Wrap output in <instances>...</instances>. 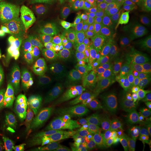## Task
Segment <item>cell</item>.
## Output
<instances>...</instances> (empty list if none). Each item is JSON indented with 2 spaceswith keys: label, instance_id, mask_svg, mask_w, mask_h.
<instances>
[{
  "label": "cell",
  "instance_id": "cell-1",
  "mask_svg": "<svg viewBox=\"0 0 151 151\" xmlns=\"http://www.w3.org/2000/svg\"><path fill=\"white\" fill-rule=\"evenodd\" d=\"M59 21L14 5L0 6V60L14 69L56 52Z\"/></svg>",
  "mask_w": 151,
  "mask_h": 151
},
{
  "label": "cell",
  "instance_id": "cell-2",
  "mask_svg": "<svg viewBox=\"0 0 151 151\" xmlns=\"http://www.w3.org/2000/svg\"><path fill=\"white\" fill-rule=\"evenodd\" d=\"M59 33L60 55L73 79L77 97L107 64L108 55L97 33L73 15L64 19Z\"/></svg>",
  "mask_w": 151,
  "mask_h": 151
},
{
  "label": "cell",
  "instance_id": "cell-3",
  "mask_svg": "<svg viewBox=\"0 0 151 151\" xmlns=\"http://www.w3.org/2000/svg\"><path fill=\"white\" fill-rule=\"evenodd\" d=\"M11 76L21 81L37 103L52 109L64 107L75 92L70 71L57 52L12 69Z\"/></svg>",
  "mask_w": 151,
  "mask_h": 151
},
{
  "label": "cell",
  "instance_id": "cell-4",
  "mask_svg": "<svg viewBox=\"0 0 151 151\" xmlns=\"http://www.w3.org/2000/svg\"><path fill=\"white\" fill-rule=\"evenodd\" d=\"M83 115L97 139H111L118 145L121 150H125L132 139L120 115L114 108L110 106L88 107Z\"/></svg>",
  "mask_w": 151,
  "mask_h": 151
},
{
  "label": "cell",
  "instance_id": "cell-5",
  "mask_svg": "<svg viewBox=\"0 0 151 151\" xmlns=\"http://www.w3.org/2000/svg\"><path fill=\"white\" fill-rule=\"evenodd\" d=\"M100 24L108 40L119 45L133 42L141 32L139 22L125 12H113L103 15Z\"/></svg>",
  "mask_w": 151,
  "mask_h": 151
},
{
  "label": "cell",
  "instance_id": "cell-6",
  "mask_svg": "<svg viewBox=\"0 0 151 151\" xmlns=\"http://www.w3.org/2000/svg\"><path fill=\"white\" fill-rule=\"evenodd\" d=\"M116 96L124 101L151 106V67L141 69L123 83Z\"/></svg>",
  "mask_w": 151,
  "mask_h": 151
},
{
  "label": "cell",
  "instance_id": "cell-7",
  "mask_svg": "<svg viewBox=\"0 0 151 151\" xmlns=\"http://www.w3.org/2000/svg\"><path fill=\"white\" fill-rule=\"evenodd\" d=\"M97 139L85 116L81 115L69 127L66 137L67 151H84L86 146Z\"/></svg>",
  "mask_w": 151,
  "mask_h": 151
},
{
  "label": "cell",
  "instance_id": "cell-8",
  "mask_svg": "<svg viewBox=\"0 0 151 151\" xmlns=\"http://www.w3.org/2000/svg\"><path fill=\"white\" fill-rule=\"evenodd\" d=\"M119 115L131 131L151 125V106L125 101L119 103Z\"/></svg>",
  "mask_w": 151,
  "mask_h": 151
},
{
  "label": "cell",
  "instance_id": "cell-9",
  "mask_svg": "<svg viewBox=\"0 0 151 151\" xmlns=\"http://www.w3.org/2000/svg\"><path fill=\"white\" fill-rule=\"evenodd\" d=\"M66 124L67 119L64 113L55 110L45 115V119L40 131L50 145L58 148Z\"/></svg>",
  "mask_w": 151,
  "mask_h": 151
},
{
  "label": "cell",
  "instance_id": "cell-10",
  "mask_svg": "<svg viewBox=\"0 0 151 151\" xmlns=\"http://www.w3.org/2000/svg\"><path fill=\"white\" fill-rule=\"evenodd\" d=\"M94 8L101 10L104 9H151V0H95Z\"/></svg>",
  "mask_w": 151,
  "mask_h": 151
},
{
  "label": "cell",
  "instance_id": "cell-11",
  "mask_svg": "<svg viewBox=\"0 0 151 151\" xmlns=\"http://www.w3.org/2000/svg\"><path fill=\"white\" fill-rule=\"evenodd\" d=\"M3 86L6 91L15 99L17 98L37 103L35 98L29 93L25 86L18 79L9 76H4L3 79Z\"/></svg>",
  "mask_w": 151,
  "mask_h": 151
},
{
  "label": "cell",
  "instance_id": "cell-12",
  "mask_svg": "<svg viewBox=\"0 0 151 151\" xmlns=\"http://www.w3.org/2000/svg\"><path fill=\"white\" fill-rule=\"evenodd\" d=\"M45 119V114L39 108H30L24 115V124L29 133L35 134L43 126Z\"/></svg>",
  "mask_w": 151,
  "mask_h": 151
},
{
  "label": "cell",
  "instance_id": "cell-13",
  "mask_svg": "<svg viewBox=\"0 0 151 151\" xmlns=\"http://www.w3.org/2000/svg\"><path fill=\"white\" fill-rule=\"evenodd\" d=\"M49 146L50 145L40 130L35 134L31 135L30 139L23 145L22 151H43Z\"/></svg>",
  "mask_w": 151,
  "mask_h": 151
},
{
  "label": "cell",
  "instance_id": "cell-14",
  "mask_svg": "<svg viewBox=\"0 0 151 151\" xmlns=\"http://www.w3.org/2000/svg\"><path fill=\"white\" fill-rule=\"evenodd\" d=\"M132 136L138 145L151 150V125L133 130Z\"/></svg>",
  "mask_w": 151,
  "mask_h": 151
},
{
  "label": "cell",
  "instance_id": "cell-15",
  "mask_svg": "<svg viewBox=\"0 0 151 151\" xmlns=\"http://www.w3.org/2000/svg\"><path fill=\"white\" fill-rule=\"evenodd\" d=\"M15 106V98L5 89H0V110H9Z\"/></svg>",
  "mask_w": 151,
  "mask_h": 151
},
{
  "label": "cell",
  "instance_id": "cell-16",
  "mask_svg": "<svg viewBox=\"0 0 151 151\" xmlns=\"http://www.w3.org/2000/svg\"><path fill=\"white\" fill-rule=\"evenodd\" d=\"M97 151H120V149L114 141L108 139H103L100 140L99 147Z\"/></svg>",
  "mask_w": 151,
  "mask_h": 151
},
{
  "label": "cell",
  "instance_id": "cell-17",
  "mask_svg": "<svg viewBox=\"0 0 151 151\" xmlns=\"http://www.w3.org/2000/svg\"><path fill=\"white\" fill-rule=\"evenodd\" d=\"M124 151H151V150L150 149L143 148V147H140V146L139 145H130L127 146Z\"/></svg>",
  "mask_w": 151,
  "mask_h": 151
},
{
  "label": "cell",
  "instance_id": "cell-18",
  "mask_svg": "<svg viewBox=\"0 0 151 151\" xmlns=\"http://www.w3.org/2000/svg\"><path fill=\"white\" fill-rule=\"evenodd\" d=\"M43 151H58V148L55 146H49L46 149H45Z\"/></svg>",
  "mask_w": 151,
  "mask_h": 151
},
{
  "label": "cell",
  "instance_id": "cell-19",
  "mask_svg": "<svg viewBox=\"0 0 151 151\" xmlns=\"http://www.w3.org/2000/svg\"><path fill=\"white\" fill-rule=\"evenodd\" d=\"M6 1H8V0H0V4H3V3H4Z\"/></svg>",
  "mask_w": 151,
  "mask_h": 151
},
{
  "label": "cell",
  "instance_id": "cell-20",
  "mask_svg": "<svg viewBox=\"0 0 151 151\" xmlns=\"http://www.w3.org/2000/svg\"><path fill=\"white\" fill-rule=\"evenodd\" d=\"M0 151H1V149H0Z\"/></svg>",
  "mask_w": 151,
  "mask_h": 151
}]
</instances>
